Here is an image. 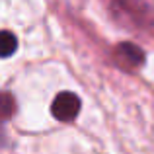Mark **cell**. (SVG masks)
Returning <instances> with one entry per match:
<instances>
[{
  "label": "cell",
  "instance_id": "6da1fadb",
  "mask_svg": "<svg viewBox=\"0 0 154 154\" xmlns=\"http://www.w3.org/2000/svg\"><path fill=\"white\" fill-rule=\"evenodd\" d=\"M53 117L59 121H72L80 111V98L72 92H63L53 102Z\"/></svg>",
  "mask_w": 154,
  "mask_h": 154
},
{
  "label": "cell",
  "instance_id": "7a4b0ae2",
  "mask_svg": "<svg viewBox=\"0 0 154 154\" xmlns=\"http://www.w3.org/2000/svg\"><path fill=\"white\" fill-rule=\"evenodd\" d=\"M117 57L121 63H125L127 66H139L144 60V53L133 43H121L117 49Z\"/></svg>",
  "mask_w": 154,
  "mask_h": 154
},
{
  "label": "cell",
  "instance_id": "3957f363",
  "mask_svg": "<svg viewBox=\"0 0 154 154\" xmlns=\"http://www.w3.org/2000/svg\"><path fill=\"white\" fill-rule=\"evenodd\" d=\"M18 49V39H16L14 33L10 31H0V57L6 59V57H12Z\"/></svg>",
  "mask_w": 154,
  "mask_h": 154
},
{
  "label": "cell",
  "instance_id": "277c9868",
  "mask_svg": "<svg viewBox=\"0 0 154 154\" xmlns=\"http://www.w3.org/2000/svg\"><path fill=\"white\" fill-rule=\"evenodd\" d=\"M14 98H12L8 92H0V121L8 119V117H12V113H14Z\"/></svg>",
  "mask_w": 154,
  "mask_h": 154
},
{
  "label": "cell",
  "instance_id": "5b68a950",
  "mask_svg": "<svg viewBox=\"0 0 154 154\" xmlns=\"http://www.w3.org/2000/svg\"><path fill=\"white\" fill-rule=\"evenodd\" d=\"M0 137H4V127L0 125Z\"/></svg>",
  "mask_w": 154,
  "mask_h": 154
}]
</instances>
